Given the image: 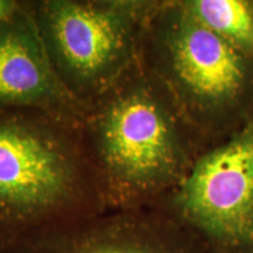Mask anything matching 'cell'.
<instances>
[{
	"label": "cell",
	"instance_id": "cell-1",
	"mask_svg": "<svg viewBox=\"0 0 253 253\" xmlns=\"http://www.w3.org/2000/svg\"><path fill=\"white\" fill-rule=\"evenodd\" d=\"M80 126L107 210L158 204L207 150L141 58L84 106Z\"/></svg>",
	"mask_w": 253,
	"mask_h": 253
},
{
	"label": "cell",
	"instance_id": "cell-2",
	"mask_svg": "<svg viewBox=\"0 0 253 253\" xmlns=\"http://www.w3.org/2000/svg\"><path fill=\"white\" fill-rule=\"evenodd\" d=\"M107 211L78 123L0 108V245Z\"/></svg>",
	"mask_w": 253,
	"mask_h": 253
},
{
	"label": "cell",
	"instance_id": "cell-3",
	"mask_svg": "<svg viewBox=\"0 0 253 253\" xmlns=\"http://www.w3.org/2000/svg\"><path fill=\"white\" fill-rule=\"evenodd\" d=\"M141 61L207 149L253 114V60L196 19L182 0H160L144 28Z\"/></svg>",
	"mask_w": 253,
	"mask_h": 253
},
{
	"label": "cell",
	"instance_id": "cell-4",
	"mask_svg": "<svg viewBox=\"0 0 253 253\" xmlns=\"http://www.w3.org/2000/svg\"><path fill=\"white\" fill-rule=\"evenodd\" d=\"M160 0H26L56 77L82 106L141 58L144 28Z\"/></svg>",
	"mask_w": 253,
	"mask_h": 253
},
{
	"label": "cell",
	"instance_id": "cell-5",
	"mask_svg": "<svg viewBox=\"0 0 253 253\" xmlns=\"http://www.w3.org/2000/svg\"><path fill=\"white\" fill-rule=\"evenodd\" d=\"M158 204L198 237L207 253H253V114L208 148Z\"/></svg>",
	"mask_w": 253,
	"mask_h": 253
},
{
	"label": "cell",
	"instance_id": "cell-6",
	"mask_svg": "<svg viewBox=\"0 0 253 253\" xmlns=\"http://www.w3.org/2000/svg\"><path fill=\"white\" fill-rule=\"evenodd\" d=\"M0 253H207L198 237L161 204L107 210L42 227Z\"/></svg>",
	"mask_w": 253,
	"mask_h": 253
},
{
	"label": "cell",
	"instance_id": "cell-7",
	"mask_svg": "<svg viewBox=\"0 0 253 253\" xmlns=\"http://www.w3.org/2000/svg\"><path fill=\"white\" fill-rule=\"evenodd\" d=\"M0 108H27L81 126L84 107L60 82L26 0L0 25Z\"/></svg>",
	"mask_w": 253,
	"mask_h": 253
},
{
	"label": "cell",
	"instance_id": "cell-8",
	"mask_svg": "<svg viewBox=\"0 0 253 253\" xmlns=\"http://www.w3.org/2000/svg\"><path fill=\"white\" fill-rule=\"evenodd\" d=\"M182 2L202 24L253 60V0H182Z\"/></svg>",
	"mask_w": 253,
	"mask_h": 253
},
{
	"label": "cell",
	"instance_id": "cell-9",
	"mask_svg": "<svg viewBox=\"0 0 253 253\" xmlns=\"http://www.w3.org/2000/svg\"><path fill=\"white\" fill-rule=\"evenodd\" d=\"M21 0H0V25L15 13Z\"/></svg>",
	"mask_w": 253,
	"mask_h": 253
}]
</instances>
